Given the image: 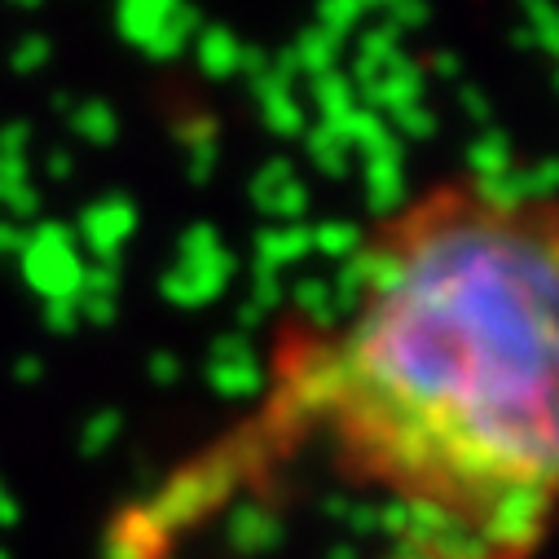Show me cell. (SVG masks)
Masks as SVG:
<instances>
[{
	"instance_id": "6da1fadb",
	"label": "cell",
	"mask_w": 559,
	"mask_h": 559,
	"mask_svg": "<svg viewBox=\"0 0 559 559\" xmlns=\"http://www.w3.org/2000/svg\"><path fill=\"white\" fill-rule=\"evenodd\" d=\"M555 300L546 203L432 190L379 229L344 322L287 361L283 414L489 559H520L555 493Z\"/></svg>"
}]
</instances>
